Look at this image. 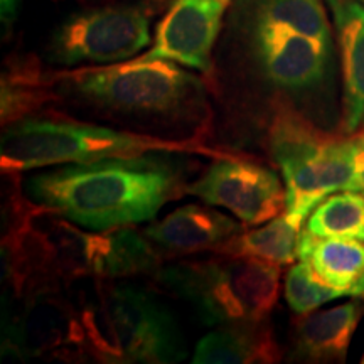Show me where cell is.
I'll list each match as a JSON object with an SVG mask.
<instances>
[{
	"mask_svg": "<svg viewBox=\"0 0 364 364\" xmlns=\"http://www.w3.org/2000/svg\"><path fill=\"white\" fill-rule=\"evenodd\" d=\"M231 24H272L331 44V24L321 0H233Z\"/></svg>",
	"mask_w": 364,
	"mask_h": 364,
	"instance_id": "obj_17",
	"label": "cell"
},
{
	"mask_svg": "<svg viewBox=\"0 0 364 364\" xmlns=\"http://www.w3.org/2000/svg\"><path fill=\"white\" fill-rule=\"evenodd\" d=\"M182 152L206 154L213 157L231 156L204 147L199 140H176L132 130H113L56 117H26L4 127L0 139V167L4 174H16L21 171L65 164Z\"/></svg>",
	"mask_w": 364,
	"mask_h": 364,
	"instance_id": "obj_3",
	"label": "cell"
},
{
	"mask_svg": "<svg viewBox=\"0 0 364 364\" xmlns=\"http://www.w3.org/2000/svg\"><path fill=\"white\" fill-rule=\"evenodd\" d=\"M243 231V226L233 218L216 209L188 204L177 208L164 220L152 223L144 235L169 253H194L204 250H216L223 243Z\"/></svg>",
	"mask_w": 364,
	"mask_h": 364,
	"instance_id": "obj_12",
	"label": "cell"
},
{
	"mask_svg": "<svg viewBox=\"0 0 364 364\" xmlns=\"http://www.w3.org/2000/svg\"><path fill=\"white\" fill-rule=\"evenodd\" d=\"M181 166L164 156L65 164L29 177L26 193L38 206L91 231L150 221L186 193Z\"/></svg>",
	"mask_w": 364,
	"mask_h": 364,
	"instance_id": "obj_2",
	"label": "cell"
},
{
	"mask_svg": "<svg viewBox=\"0 0 364 364\" xmlns=\"http://www.w3.org/2000/svg\"><path fill=\"white\" fill-rule=\"evenodd\" d=\"M364 314L359 300L314 311L294 321V353L306 361H344L349 344Z\"/></svg>",
	"mask_w": 364,
	"mask_h": 364,
	"instance_id": "obj_14",
	"label": "cell"
},
{
	"mask_svg": "<svg viewBox=\"0 0 364 364\" xmlns=\"http://www.w3.org/2000/svg\"><path fill=\"white\" fill-rule=\"evenodd\" d=\"M353 135V164L354 177L351 191L364 194V132H358Z\"/></svg>",
	"mask_w": 364,
	"mask_h": 364,
	"instance_id": "obj_23",
	"label": "cell"
},
{
	"mask_svg": "<svg viewBox=\"0 0 364 364\" xmlns=\"http://www.w3.org/2000/svg\"><path fill=\"white\" fill-rule=\"evenodd\" d=\"M302 228L294 225L285 213L267 221L265 226L241 231L216 250L218 255L245 257L273 265H292L299 260V243Z\"/></svg>",
	"mask_w": 364,
	"mask_h": 364,
	"instance_id": "obj_19",
	"label": "cell"
},
{
	"mask_svg": "<svg viewBox=\"0 0 364 364\" xmlns=\"http://www.w3.org/2000/svg\"><path fill=\"white\" fill-rule=\"evenodd\" d=\"M282 359V351L267 318L221 326L196 346V364H268Z\"/></svg>",
	"mask_w": 364,
	"mask_h": 364,
	"instance_id": "obj_15",
	"label": "cell"
},
{
	"mask_svg": "<svg viewBox=\"0 0 364 364\" xmlns=\"http://www.w3.org/2000/svg\"><path fill=\"white\" fill-rule=\"evenodd\" d=\"M284 295L289 307L297 316H304V314L317 311L322 304L329 302V300L344 297L346 294L326 285L312 272L307 262L299 260L287 272Z\"/></svg>",
	"mask_w": 364,
	"mask_h": 364,
	"instance_id": "obj_22",
	"label": "cell"
},
{
	"mask_svg": "<svg viewBox=\"0 0 364 364\" xmlns=\"http://www.w3.org/2000/svg\"><path fill=\"white\" fill-rule=\"evenodd\" d=\"M351 297H356V299H361L364 302V277L361 279V282L356 285V289H354V292Z\"/></svg>",
	"mask_w": 364,
	"mask_h": 364,
	"instance_id": "obj_25",
	"label": "cell"
},
{
	"mask_svg": "<svg viewBox=\"0 0 364 364\" xmlns=\"http://www.w3.org/2000/svg\"><path fill=\"white\" fill-rule=\"evenodd\" d=\"M147 2H162V0H147Z\"/></svg>",
	"mask_w": 364,
	"mask_h": 364,
	"instance_id": "obj_26",
	"label": "cell"
},
{
	"mask_svg": "<svg viewBox=\"0 0 364 364\" xmlns=\"http://www.w3.org/2000/svg\"><path fill=\"white\" fill-rule=\"evenodd\" d=\"M343 63L344 134L364 132V6L358 0H329Z\"/></svg>",
	"mask_w": 364,
	"mask_h": 364,
	"instance_id": "obj_13",
	"label": "cell"
},
{
	"mask_svg": "<svg viewBox=\"0 0 364 364\" xmlns=\"http://www.w3.org/2000/svg\"><path fill=\"white\" fill-rule=\"evenodd\" d=\"M56 100L140 134L198 140L209 118L206 86L174 61L135 58L46 75Z\"/></svg>",
	"mask_w": 364,
	"mask_h": 364,
	"instance_id": "obj_1",
	"label": "cell"
},
{
	"mask_svg": "<svg viewBox=\"0 0 364 364\" xmlns=\"http://www.w3.org/2000/svg\"><path fill=\"white\" fill-rule=\"evenodd\" d=\"M277 102L268 127L267 147L285 184V215L302 228L314 208L327 196L351 191L353 135L317 129L285 98Z\"/></svg>",
	"mask_w": 364,
	"mask_h": 364,
	"instance_id": "obj_4",
	"label": "cell"
},
{
	"mask_svg": "<svg viewBox=\"0 0 364 364\" xmlns=\"http://www.w3.org/2000/svg\"><path fill=\"white\" fill-rule=\"evenodd\" d=\"M304 230L318 238L364 241V194L338 191L314 208Z\"/></svg>",
	"mask_w": 364,
	"mask_h": 364,
	"instance_id": "obj_20",
	"label": "cell"
},
{
	"mask_svg": "<svg viewBox=\"0 0 364 364\" xmlns=\"http://www.w3.org/2000/svg\"><path fill=\"white\" fill-rule=\"evenodd\" d=\"M24 307L4 341V356L80 358L93 356L85 304L75 306L59 294L56 284L29 289Z\"/></svg>",
	"mask_w": 364,
	"mask_h": 364,
	"instance_id": "obj_7",
	"label": "cell"
},
{
	"mask_svg": "<svg viewBox=\"0 0 364 364\" xmlns=\"http://www.w3.org/2000/svg\"><path fill=\"white\" fill-rule=\"evenodd\" d=\"M226 0H174L159 21L152 48L142 58H157L211 73L213 48L221 31Z\"/></svg>",
	"mask_w": 364,
	"mask_h": 364,
	"instance_id": "obj_11",
	"label": "cell"
},
{
	"mask_svg": "<svg viewBox=\"0 0 364 364\" xmlns=\"http://www.w3.org/2000/svg\"><path fill=\"white\" fill-rule=\"evenodd\" d=\"M299 260L332 289L353 295L364 277V241L351 238H318L302 230Z\"/></svg>",
	"mask_w": 364,
	"mask_h": 364,
	"instance_id": "obj_16",
	"label": "cell"
},
{
	"mask_svg": "<svg viewBox=\"0 0 364 364\" xmlns=\"http://www.w3.org/2000/svg\"><path fill=\"white\" fill-rule=\"evenodd\" d=\"M98 297L124 363H174L184 359L176 321L152 295L130 285H105Z\"/></svg>",
	"mask_w": 364,
	"mask_h": 364,
	"instance_id": "obj_8",
	"label": "cell"
},
{
	"mask_svg": "<svg viewBox=\"0 0 364 364\" xmlns=\"http://www.w3.org/2000/svg\"><path fill=\"white\" fill-rule=\"evenodd\" d=\"M56 95L46 75L38 68L22 66L21 70L4 73L2 76V127H7L39 110Z\"/></svg>",
	"mask_w": 364,
	"mask_h": 364,
	"instance_id": "obj_21",
	"label": "cell"
},
{
	"mask_svg": "<svg viewBox=\"0 0 364 364\" xmlns=\"http://www.w3.org/2000/svg\"><path fill=\"white\" fill-rule=\"evenodd\" d=\"M361 363H363V364H364V354H363V359H361Z\"/></svg>",
	"mask_w": 364,
	"mask_h": 364,
	"instance_id": "obj_28",
	"label": "cell"
},
{
	"mask_svg": "<svg viewBox=\"0 0 364 364\" xmlns=\"http://www.w3.org/2000/svg\"><path fill=\"white\" fill-rule=\"evenodd\" d=\"M186 194L230 209L247 226H258L285 213L287 191L277 172L241 156L218 157L188 184Z\"/></svg>",
	"mask_w": 364,
	"mask_h": 364,
	"instance_id": "obj_10",
	"label": "cell"
},
{
	"mask_svg": "<svg viewBox=\"0 0 364 364\" xmlns=\"http://www.w3.org/2000/svg\"><path fill=\"white\" fill-rule=\"evenodd\" d=\"M243 39L255 73L285 95L302 93L324 80L331 44L284 26L233 24Z\"/></svg>",
	"mask_w": 364,
	"mask_h": 364,
	"instance_id": "obj_9",
	"label": "cell"
},
{
	"mask_svg": "<svg viewBox=\"0 0 364 364\" xmlns=\"http://www.w3.org/2000/svg\"><path fill=\"white\" fill-rule=\"evenodd\" d=\"M19 2L21 0H0V12H2L4 22H11L16 17Z\"/></svg>",
	"mask_w": 364,
	"mask_h": 364,
	"instance_id": "obj_24",
	"label": "cell"
},
{
	"mask_svg": "<svg viewBox=\"0 0 364 364\" xmlns=\"http://www.w3.org/2000/svg\"><path fill=\"white\" fill-rule=\"evenodd\" d=\"M150 43V17L139 6L88 9L66 19L53 34L49 54L61 66L113 65Z\"/></svg>",
	"mask_w": 364,
	"mask_h": 364,
	"instance_id": "obj_6",
	"label": "cell"
},
{
	"mask_svg": "<svg viewBox=\"0 0 364 364\" xmlns=\"http://www.w3.org/2000/svg\"><path fill=\"white\" fill-rule=\"evenodd\" d=\"M358 2H361V4H363V6H364V0H358Z\"/></svg>",
	"mask_w": 364,
	"mask_h": 364,
	"instance_id": "obj_27",
	"label": "cell"
},
{
	"mask_svg": "<svg viewBox=\"0 0 364 364\" xmlns=\"http://www.w3.org/2000/svg\"><path fill=\"white\" fill-rule=\"evenodd\" d=\"M156 245L129 226L112 228L95 235L91 277L118 279L147 273L159 267Z\"/></svg>",
	"mask_w": 364,
	"mask_h": 364,
	"instance_id": "obj_18",
	"label": "cell"
},
{
	"mask_svg": "<svg viewBox=\"0 0 364 364\" xmlns=\"http://www.w3.org/2000/svg\"><path fill=\"white\" fill-rule=\"evenodd\" d=\"M159 280L189 302L206 326L263 321L280 295L279 265L230 255L169 265Z\"/></svg>",
	"mask_w": 364,
	"mask_h": 364,
	"instance_id": "obj_5",
	"label": "cell"
}]
</instances>
